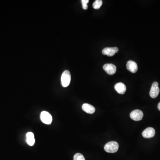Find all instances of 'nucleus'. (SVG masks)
<instances>
[{
    "label": "nucleus",
    "mask_w": 160,
    "mask_h": 160,
    "mask_svg": "<svg viewBox=\"0 0 160 160\" xmlns=\"http://www.w3.org/2000/svg\"><path fill=\"white\" fill-rule=\"evenodd\" d=\"M130 117L134 121H141L143 117V113L139 109H136L130 113Z\"/></svg>",
    "instance_id": "5"
},
{
    "label": "nucleus",
    "mask_w": 160,
    "mask_h": 160,
    "mask_svg": "<svg viewBox=\"0 0 160 160\" xmlns=\"http://www.w3.org/2000/svg\"><path fill=\"white\" fill-rule=\"evenodd\" d=\"M82 109L83 111L87 114H93L95 111V108L91 105L85 103L82 105Z\"/></svg>",
    "instance_id": "11"
},
{
    "label": "nucleus",
    "mask_w": 160,
    "mask_h": 160,
    "mask_svg": "<svg viewBox=\"0 0 160 160\" xmlns=\"http://www.w3.org/2000/svg\"><path fill=\"white\" fill-rule=\"evenodd\" d=\"M118 51V49L117 47L105 48L102 50V53L105 55L112 57L115 53H117Z\"/></svg>",
    "instance_id": "6"
},
{
    "label": "nucleus",
    "mask_w": 160,
    "mask_h": 160,
    "mask_svg": "<svg viewBox=\"0 0 160 160\" xmlns=\"http://www.w3.org/2000/svg\"><path fill=\"white\" fill-rule=\"evenodd\" d=\"M118 144L114 141L107 143L104 147L105 150L109 153H115L118 151Z\"/></svg>",
    "instance_id": "1"
},
{
    "label": "nucleus",
    "mask_w": 160,
    "mask_h": 160,
    "mask_svg": "<svg viewBox=\"0 0 160 160\" xmlns=\"http://www.w3.org/2000/svg\"><path fill=\"white\" fill-rule=\"evenodd\" d=\"M126 67L127 70L132 73H135L138 70V66L137 63L134 61H128L127 63Z\"/></svg>",
    "instance_id": "8"
},
{
    "label": "nucleus",
    "mask_w": 160,
    "mask_h": 160,
    "mask_svg": "<svg viewBox=\"0 0 160 160\" xmlns=\"http://www.w3.org/2000/svg\"><path fill=\"white\" fill-rule=\"evenodd\" d=\"M89 2V0H82V1H81L82 7H83L84 10H86L88 9V5H87V4H88Z\"/></svg>",
    "instance_id": "15"
},
{
    "label": "nucleus",
    "mask_w": 160,
    "mask_h": 160,
    "mask_svg": "<svg viewBox=\"0 0 160 160\" xmlns=\"http://www.w3.org/2000/svg\"><path fill=\"white\" fill-rule=\"evenodd\" d=\"M71 81V74L70 71L65 70L63 72L61 77L62 85L64 87H66L70 85Z\"/></svg>",
    "instance_id": "2"
},
{
    "label": "nucleus",
    "mask_w": 160,
    "mask_h": 160,
    "mask_svg": "<svg viewBox=\"0 0 160 160\" xmlns=\"http://www.w3.org/2000/svg\"><path fill=\"white\" fill-rule=\"evenodd\" d=\"M160 92V89L158 87V83L157 82H154L150 91V96L152 98H155L158 96Z\"/></svg>",
    "instance_id": "4"
},
{
    "label": "nucleus",
    "mask_w": 160,
    "mask_h": 160,
    "mask_svg": "<svg viewBox=\"0 0 160 160\" xmlns=\"http://www.w3.org/2000/svg\"><path fill=\"white\" fill-rule=\"evenodd\" d=\"M157 108H158V109H159V111H160V102L158 103Z\"/></svg>",
    "instance_id": "16"
},
{
    "label": "nucleus",
    "mask_w": 160,
    "mask_h": 160,
    "mask_svg": "<svg viewBox=\"0 0 160 160\" xmlns=\"http://www.w3.org/2000/svg\"><path fill=\"white\" fill-rule=\"evenodd\" d=\"M26 142L29 146H34L35 143V140L33 133L29 132L26 134Z\"/></svg>",
    "instance_id": "12"
},
{
    "label": "nucleus",
    "mask_w": 160,
    "mask_h": 160,
    "mask_svg": "<svg viewBox=\"0 0 160 160\" xmlns=\"http://www.w3.org/2000/svg\"><path fill=\"white\" fill-rule=\"evenodd\" d=\"M114 88L118 94H124L126 90V87L125 85L122 82L117 83L114 86Z\"/></svg>",
    "instance_id": "10"
},
{
    "label": "nucleus",
    "mask_w": 160,
    "mask_h": 160,
    "mask_svg": "<svg viewBox=\"0 0 160 160\" xmlns=\"http://www.w3.org/2000/svg\"><path fill=\"white\" fill-rule=\"evenodd\" d=\"M104 70L109 75H113L116 73L117 67L112 64H106L103 66Z\"/></svg>",
    "instance_id": "7"
},
{
    "label": "nucleus",
    "mask_w": 160,
    "mask_h": 160,
    "mask_svg": "<svg viewBox=\"0 0 160 160\" xmlns=\"http://www.w3.org/2000/svg\"><path fill=\"white\" fill-rule=\"evenodd\" d=\"M73 160H85V157L81 153H77L75 154L73 157Z\"/></svg>",
    "instance_id": "14"
},
{
    "label": "nucleus",
    "mask_w": 160,
    "mask_h": 160,
    "mask_svg": "<svg viewBox=\"0 0 160 160\" xmlns=\"http://www.w3.org/2000/svg\"><path fill=\"white\" fill-rule=\"evenodd\" d=\"M40 118L41 121L45 124H51L52 122V117L49 113L46 111H43L41 113Z\"/></svg>",
    "instance_id": "3"
},
{
    "label": "nucleus",
    "mask_w": 160,
    "mask_h": 160,
    "mask_svg": "<svg viewBox=\"0 0 160 160\" xmlns=\"http://www.w3.org/2000/svg\"><path fill=\"white\" fill-rule=\"evenodd\" d=\"M155 134V129L152 127H148L142 133V136L145 138H152Z\"/></svg>",
    "instance_id": "9"
},
{
    "label": "nucleus",
    "mask_w": 160,
    "mask_h": 160,
    "mask_svg": "<svg viewBox=\"0 0 160 160\" xmlns=\"http://www.w3.org/2000/svg\"><path fill=\"white\" fill-rule=\"evenodd\" d=\"M102 0H96L94 2L93 4V8L96 10H98L101 7L102 5Z\"/></svg>",
    "instance_id": "13"
}]
</instances>
